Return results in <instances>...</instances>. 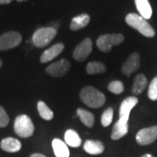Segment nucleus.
<instances>
[{"label": "nucleus", "mask_w": 157, "mask_h": 157, "mask_svg": "<svg viewBox=\"0 0 157 157\" xmlns=\"http://www.w3.org/2000/svg\"><path fill=\"white\" fill-rule=\"evenodd\" d=\"M140 67V54L138 52H133L130 54L128 59L124 62L121 67V71L125 75L130 76L135 71H137Z\"/></svg>", "instance_id": "obj_11"}, {"label": "nucleus", "mask_w": 157, "mask_h": 157, "mask_svg": "<svg viewBox=\"0 0 157 157\" xmlns=\"http://www.w3.org/2000/svg\"><path fill=\"white\" fill-rule=\"evenodd\" d=\"M108 90L114 94H121L124 91L123 83L120 80H113L108 85Z\"/></svg>", "instance_id": "obj_24"}, {"label": "nucleus", "mask_w": 157, "mask_h": 157, "mask_svg": "<svg viewBox=\"0 0 157 157\" xmlns=\"http://www.w3.org/2000/svg\"><path fill=\"white\" fill-rule=\"evenodd\" d=\"M113 110L111 107H108L106 109L102 115H101V124L103 127L107 128L108 127L113 121Z\"/></svg>", "instance_id": "obj_23"}, {"label": "nucleus", "mask_w": 157, "mask_h": 157, "mask_svg": "<svg viewBox=\"0 0 157 157\" xmlns=\"http://www.w3.org/2000/svg\"><path fill=\"white\" fill-rule=\"evenodd\" d=\"M148 98L151 101H157V76L152 79L148 86Z\"/></svg>", "instance_id": "obj_25"}, {"label": "nucleus", "mask_w": 157, "mask_h": 157, "mask_svg": "<svg viewBox=\"0 0 157 157\" xmlns=\"http://www.w3.org/2000/svg\"><path fill=\"white\" fill-rule=\"evenodd\" d=\"M34 129L35 128H34L33 123L28 115L21 114L15 119L14 131L18 136L22 138L31 137L33 135Z\"/></svg>", "instance_id": "obj_3"}, {"label": "nucleus", "mask_w": 157, "mask_h": 157, "mask_svg": "<svg viewBox=\"0 0 157 157\" xmlns=\"http://www.w3.org/2000/svg\"><path fill=\"white\" fill-rule=\"evenodd\" d=\"M57 29L54 27H42L38 29L33 35V43L37 47H45L56 37Z\"/></svg>", "instance_id": "obj_4"}, {"label": "nucleus", "mask_w": 157, "mask_h": 157, "mask_svg": "<svg viewBox=\"0 0 157 157\" xmlns=\"http://www.w3.org/2000/svg\"><path fill=\"white\" fill-rule=\"evenodd\" d=\"M65 140L67 145L73 147H78L81 145V139L76 131L73 129H68L65 134Z\"/></svg>", "instance_id": "obj_19"}, {"label": "nucleus", "mask_w": 157, "mask_h": 157, "mask_svg": "<svg viewBox=\"0 0 157 157\" xmlns=\"http://www.w3.org/2000/svg\"><path fill=\"white\" fill-rule=\"evenodd\" d=\"M65 46L62 43H58L56 45L51 46L47 50H45L42 55L40 57V62L41 63H46L52 59H54L56 57H58L61 53L64 50Z\"/></svg>", "instance_id": "obj_12"}, {"label": "nucleus", "mask_w": 157, "mask_h": 157, "mask_svg": "<svg viewBox=\"0 0 157 157\" xmlns=\"http://www.w3.org/2000/svg\"><path fill=\"white\" fill-rule=\"evenodd\" d=\"M12 0H0V5H6L11 3Z\"/></svg>", "instance_id": "obj_27"}, {"label": "nucleus", "mask_w": 157, "mask_h": 157, "mask_svg": "<svg viewBox=\"0 0 157 157\" xmlns=\"http://www.w3.org/2000/svg\"><path fill=\"white\" fill-rule=\"evenodd\" d=\"M30 157H46L44 155H41V154H33Z\"/></svg>", "instance_id": "obj_28"}, {"label": "nucleus", "mask_w": 157, "mask_h": 157, "mask_svg": "<svg viewBox=\"0 0 157 157\" xmlns=\"http://www.w3.org/2000/svg\"><path fill=\"white\" fill-rule=\"evenodd\" d=\"M141 157H153L151 155H149V154H146V155H142Z\"/></svg>", "instance_id": "obj_29"}, {"label": "nucleus", "mask_w": 157, "mask_h": 157, "mask_svg": "<svg viewBox=\"0 0 157 157\" xmlns=\"http://www.w3.org/2000/svg\"><path fill=\"white\" fill-rule=\"evenodd\" d=\"M126 23L132 28L138 31L147 38H153L155 35L154 28L143 17L136 13H129L126 17Z\"/></svg>", "instance_id": "obj_2"}, {"label": "nucleus", "mask_w": 157, "mask_h": 157, "mask_svg": "<svg viewBox=\"0 0 157 157\" xmlns=\"http://www.w3.org/2000/svg\"><path fill=\"white\" fill-rule=\"evenodd\" d=\"M52 148L56 157H69L70 151L66 142L59 139H54L52 140Z\"/></svg>", "instance_id": "obj_15"}, {"label": "nucleus", "mask_w": 157, "mask_h": 157, "mask_svg": "<svg viewBox=\"0 0 157 157\" xmlns=\"http://www.w3.org/2000/svg\"><path fill=\"white\" fill-rule=\"evenodd\" d=\"M1 148L6 152L9 153H16L21 149V142L17 139L12 138V137H8L3 139L1 143H0Z\"/></svg>", "instance_id": "obj_13"}, {"label": "nucleus", "mask_w": 157, "mask_h": 157, "mask_svg": "<svg viewBox=\"0 0 157 157\" xmlns=\"http://www.w3.org/2000/svg\"><path fill=\"white\" fill-rule=\"evenodd\" d=\"M92 49H93L92 40L89 38H86L82 42H80L76 46V48L73 51V59L77 61H84L92 52Z\"/></svg>", "instance_id": "obj_8"}, {"label": "nucleus", "mask_w": 157, "mask_h": 157, "mask_svg": "<svg viewBox=\"0 0 157 157\" xmlns=\"http://www.w3.org/2000/svg\"><path fill=\"white\" fill-rule=\"evenodd\" d=\"M38 111L39 115L45 121H51L53 118V112L48 107L44 101H39L38 102Z\"/></svg>", "instance_id": "obj_22"}, {"label": "nucleus", "mask_w": 157, "mask_h": 157, "mask_svg": "<svg viewBox=\"0 0 157 157\" xmlns=\"http://www.w3.org/2000/svg\"><path fill=\"white\" fill-rule=\"evenodd\" d=\"M81 101L91 108L101 107L106 102V96L100 90L87 86L82 88L79 94Z\"/></svg>", "instance_id": "obj_1"}, {"label": "nucleus", "mask_w": 157, "mask_h": 157, "mask_svg": "<svg viewBox=\"0 0 157 157\" xmlns=\"http://www.w3.org/2000/svg\"><path fill=\"white\" fill-rule=\"evenodd\" d=\"M69 69H70V62L66 59H63L51 64L50 66L46 67L45 71L51 76L58 78L66 75L68 73Z\"/></svg>", "instance_id": "obj_10"}, {"label": "nucleus", "mask_w": 157, "mask_h": 157, "mask_svg": "<svg viewBox=\"0 0 157 157\" xmlns=\"http://www.w3.org/2000/svg\"><path fill=\"white\" fill-rule=\"evenodd\" d=\"M86 70V73L90 75L101 74V73H104L107 71V67L105 66V64H103L101 62L92 61L87 64Z\"/></svg>", "instance_id": "obj_21"}, {"label": "nucleus", "mask_w": 157, "mask_h": 157, "mask_svg": "<svg viewBox=\"0 0 157 157\" xmlns=\"http://www.w3.org/2000/svg\"><path fill=\"white\" fill-rule=\"evenodd\" d=\"M104 145L100 140H87L84 143V149L90 155H101L104 152Z\"/></svg>", "instance_id": "obj_14"}, {"label": "nucleus", "mask_w": 157, "mask_h": 157, "mask_svg": "<svg viewBox=\"0 0 157 157\" xmlns=\"http://www.w3.org/2000/svg\"><path fill=\"white\" fill-rule=\"evenodd\" d=\"M77 115H78L81 122L86 125L88 128H92L94 124V115L89 111L85 110L83 108H78L77 110Z\"/></svg>", "instance_id": "obj_20"}, {"label": "nucleus", "mask_w": 157, "mask_h": 157, "mask_svg": "<svg viewBox=\"0 0 157 157\" xmlns=\"http://www.w3.org/2000/svg\"><path fill=\"white\" fill-rule=\"evenodd\" d=\"M10 121L9 116L6 112L5 108L0 106V128H5L6 127Z\"/></svg>", "instance_id": "obj_26"}, {"label": "nucleus", "mask_w": 157, "mask_h": 157, "mask_svg": "<svg viewBox=\"0 0 157 157\" xmlns=\"http://www.w3.org/2000/svg\"><path fill=\"white\" fill-rule=\"evenodd\" d=\"M136 8L140 15L145 19H149L152 17V7L148 0H135Z\"/></svg>", "instance_id": "obj_16"}, {"label": "nucleus", "mask_w": 157, "mask_h": 157, "mask_svg": "<svg viewBox=\"0 0 157 157\" xmlns=\"http://www.w3.org/2000/svg\"><path fill=\"white\" fill-rule=\"evenodd\" d=\"M124 41V36L121 33L104 34L100 36L97 41L96 45L100 51L103 52H109L112 51V48L114 45H121Z\"/></svg>", "instance_id": "obj_5"}, {"label": "nucleus", "mask_w": 157, "mask_h": 157, "mask_svg": "<svg viewBox=\"0 0 157 157\" xmlns=\"http://www.w3.org/2000/svg\"><path fill=\"white\" fill-rule=\"evenodd\" d=\"M157 139V126L140 129L136 135V141L138 144L145 146L153 143Z\"/></svg>", "instance_id": "obj_9"}, {"label": "nucleus", "mask_w": 157, "mask_h": 157, "mask_svg": "<svg viewBox=\"0 0 157 157\" xmlns=\"http://www.w3.org/2000/svg\"><path fill=\"white\" fill-rule=\"evenodd\" d=\"M138 103V98L137 97H128L124 100L120 107L119 110V121H117L118 124L124 126V127H128V120L130 113L132 109L137 105Z\"/></svg>", "instance_id": "obj_6"}, {"label": "nucleus", "mask_w": 157, "mask_h": 157, "mask_svg": "<svg viewBox=\"0 0 157 157\" xmlns=\"http://www.w3.org/2000/svg\"><path fill=\"white\" fill-rule=\"evenodd\" d=\"M2 65H3V62H2V60L0 59V68H1V67H2Z\"/></svg>", "instance_id": "obj_30"}, {"label": "nucleus", "mask_w": 157, "mask_h": 157, "mask_svg": "<svg viewBox=\"0 0 157 157\" xmlns=\"http://www.w3.org/2000/svg\"><path fill=\"white\" fill-rule=\"evenodd\" d=\"M22 35L17 32H8L0 36V51L14 48L20 45Z\"/></svg>", "instance_id": "obj_7"}, {"label": "nucleus", "mask_w": 157, "mask_h": 157, "mask_svg": "<svg viewBox=\"0 0 157 157\" xmlns=\"http://www.w3.org/2000/svg\"><path fill=\"white\" fill-rule=\"evenodd\" d=\"M90 22V16L83 13L77 17H73L70 25V28L72 31H78L80 29L85 28Z\"/></svg>", "instance_id": "obj_18"}, {"label": "nucleus", "mask_w": 157, "mask_h": 157, "mask_svg": "<svg viewBox=\"0 0 157 157\" xmlns=\"http://www.w3.org/2000/svg\"><path fill=\"white\" fill-rule=\"evenodd\" d=\"M147 86V79L146 76L142 73L138 74L134 80L132 92L135 95H139L140 94H142V92L146 89Z\"/></svg>", "instance_id": "obj_17"}]
</instances>
